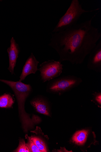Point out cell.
I'll return each instance as SVG.
<instances>
[{"label":"cell","mask_w":101,"mask_h":152,"mask_svg":"<svg viewBox=\"0 0 101 152\" xmlns=\"http://www.w3.org/2000/svg\"><path fill=\"white\" fill-rule=\"evenodd\" d=\"M18 152H30L27 145L23 139L20 140L19 145L17 149L15 151Z\"/></svg>","instance_id":"5bb4252c"},{"label":"cell","mask_w":101,"mask_h":152,"mask_svg":"<svg viewBox=\"0 0 101 152\" xmlns=\"http://www.w3.org/2000/svg\"></svg>","instance_id":"2e32d148"},{"label":"cell","mask_w":101,"mask_h":152,"mask_svg":"<svg viewBox=\"0 0 101 152\" xmlns=\"http://www.w3.org/2000/svg\"><path fill=\"white\" fill-rule=\"evenodd\" d=\"M3 82L10 87L16 96L18 105L20 118L22 123V128L25 133L33 128L35 124L40 121L39 117L31 118L27 113L25 109L26 100L32 91V88L29 84H25L22 82L9 81L0 79Z\"/></svg>","instance_id":"7a4b0ae2"},{"label":"cell","mask_w":101,"mask_h":152,"mask_svg":"<svg viewBox=\"0 0 101 152\" xmlns=\"http://www.w3.org/2000/svg\"><path fill=\"white\" fill-rule=\"evenodd\" d=\"M99 12L89 20L51 34L48 45L58 53L59 61H68L73 65L84 63L101 38V33L92 24L93 20Z\"/></svg>","instance_id":"6da1fadb"},{"label":"cell","mask_w":101,"mask_h":152,"mask_svg":"<svg viewBox=\"0 0 101 152\" xmlns=\"http://www.w3.org/2000/svg\"><path fill=\"white\" fill-rule=\"evenodd\" d=\"M25 137L26 139H27L28 141V143L27 144V145L31 152H41L32 140L31 137H28V136L27 135H26Z\"/></svg>","instance_id":"4fadbf2b"},{"label":"cell","mask_w":101,"mask_h":152,"mask_svg":"<svg viewBox=\"0 0 101 152\" xmlns=\"http://www.w3.org/2000/svg\"><path fill=\"white\" fill-rule=\"evenodd\" d=\"M94 98L93 101L95 102L96 103L98 104L99 107H101V94L100 93H95L94 94Z\"/></svg>","instance_id":"9a60e30c"},{"label":"cell","mask_w":101,"mask_h":152,"mask_svg":"<svg viewBox=\"0 0 101 152\" xmlns=\"http://www.w3.org/2000/svg\"><path fill=\"white\" fill-rule=\"evenodd\" d=\"M31 138L32 140L41 152L47 151L45 142L40 138L34 137H31Z\"/></svg>","instance_id":"7c38bea8"},{"label":"cell","mask_w":101,"mask_h":152,"mask_svg":"<svg viewBox=\"0 0 101 152\" xmlns=\"http://www.w3.org/2000/svg\"><path fill=\"white\" fill-rule=\"evenodd\" d=\"M39 66L41 80L45 82L60 76L62 72L63 65L59 61L50 60L43 62Z\"/></svg>","instance_id":"5b68a950"},{"label":"cell","mask_w":101,"mask_h":152,"mask_svg":"<svg viewBox=\"0 0 101 152\" xmlns=\"http://www.w3.org/2000/svg\"><path fill=\"white\" fill-rule=\"evenodd\" d=\"M82 81L81 78L75 76H64L49 81L47 90L51 92L61 94L78 86Z\"/></svg>","instance_id":"277c9868"},{"label":"cell","mask_w":101,"mask_h":152,"mask_svg":"<svg viewBox=\"0 0 101 152\" xmlns=\"http://www.w3.org/2000/svg\"><path fill=\"white\" fill-rule=\"evenodd\" d=\"M9 57V65L8 70L12 75L15 74L14 68L16 66L17 59L20 53L19 45L16 42L15 39L12 37L10 40V45L7 50Z\"/></svg>","instance_id":"52a82bcc"},{"label":"cell","mask_w":101,"mask_h":152,"mask_svg":"<svg viewBox=\"0 0 101 152\" xmlns=\"http://www.w3.org/2000/svg\"><path fill=\"white\" fill-rule=\"evenodd\" d=\"M31 103L37 112L50 116L49 104L45 100L41 98H38L32 101Z\"/></svg>","instance_id":"9c48e42d"},{"label":"cell","mask_w":101,"mask_h":152,"mask_svg":"<svg viewBox=\"0 0 101 152\" xmlns=\"http://www.w3.org/2000/svg\"><path fill=\"white\" fill-rule=\"evenodd\" d=\"M14 102L12 96L9 94H5L0 96V107L10 108L12 107Z\"/></svg>","instance_id":"8fae6325"},{"label":"cell","mask_w":101,"mask_h":152,"mask_svg":"<svg viewBox=\"0 0 101 152\" xmlns=\"http://www.w3.org/2000/svg\"><path fill=\"white\" fill-rule=\"evenodd\" d=\"M89 69L97 73L101 72V40L89 54L87 64Z\"/></svg>","instance_id":"8992f818"},{"label":"cell","mask_w":101,"mask_h":152,"mask_svg":"<svg viewBox=\"0 0 101 152\" xmlns=\"http://www.w3.org/2000/svg\"><path fill=\"white\" fill-rule=\"evenodd\" d=\"M100 8L92 10L84 9L78 0H73L65 14L60 18L52 32L55 33L64 31L77 23L83 14L98 10Z\"/></svg>","instance_id":"3957f363"},{"label":"cell","mask_w":101,"mask_h":152,"mask_svg":"<svg viewBox=\"0 0 101 152\" xmlns=\"http://www.w3.org/2000/svg\"><path fill=\"white\" fill-rule=\"evenodd\" d=\"M39 63V62L32 53L27 60L23 67L19 81L22 82L29 75L35 74L39 71L38 66Z\"/></svg>","instance_id":"ba28073f"},{"label":"cell","mask_w":101,"mask_h":152,"mask_svg":"<svg viewBox=\"0 0 101 152\" xmlns=\"http://www.w3.org/2000/svg\"><path fill=\"white\" fill-rule=\"evenodd\" d=\"M87 130H82L77 132L73 137V141L76 144L82 145L86 142L88 135Z\"/></svg>","instance_id":"30bf717a"}]
</instances>
